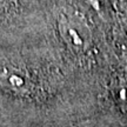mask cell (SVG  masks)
<instances>
[{"instance_id":"cell-2","label":"cell","mask_w":127,"mask_h":127,"mask_svg":"<svg viewBox=\"0 0 127 127\" xmlns=\"http://www.w3.org/2000/svg\"><path fill=\"white\" fill-rule=\"evenodd\" d=\"M14 0H0V15L5 14L12 6Z\"/></svg>"},{"instance_id":"cell-1","label":"cell","mask_w":127,"mask_h":127,"mask_svg":"<svg viewBox=\"0 0 127 127\" xmlns=\"http://www.w3.org/2000/svg\"><path fill=\"white\" fill-rule=\"evenodd\" d=\"M0 88L13 94H27L33 91V81L17 67L0 68Z\"/></svg>"}]
</instances>
